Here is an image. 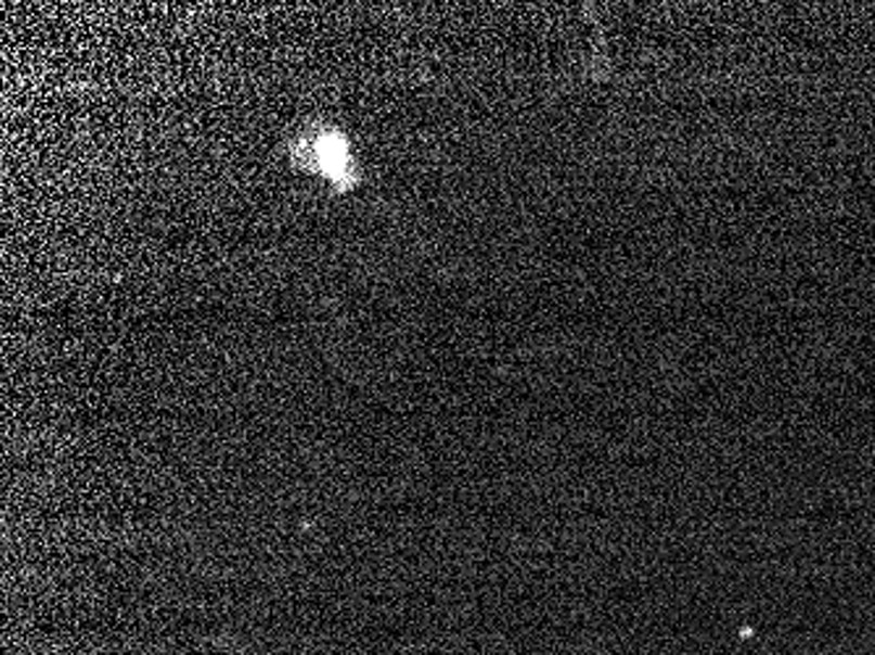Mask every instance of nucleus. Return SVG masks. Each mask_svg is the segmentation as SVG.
<instances>
[{"instance_id": "nucleus-1", "label": "nucleus", "mask_w": 875, "mask_h": 655, "mask_svg": "<svg viewBox=\"0 0 875 655\" xmlns=\"http://www.w3.org/2000/svg\"><path fill=\"white\" fill-rule=\"evenodd\" d=\"M314 160L323 168L325 174L336 181L338 187H349L351 184V157H349V144L342 134H323L314 144Z\"/></svg>"}]
</instances>
